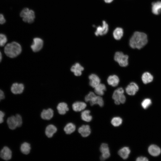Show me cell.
Wrapping results in <instances>:
<instances>
[{
    "instance_id": "obj_2",
    "label": "cell",
    "mask_w": 161,
    "mask_h": 161,
    "mask_svg": "<svg viewBox=\"0 0 161 161\" xmlns=\"http://www.w3.org/2000/svg\"><path fill=\"white\" fill-rule=\"evenodd\" d=\"M22 51L21 45L16 41H13L7 44L4 46V53L7 57L13 58L19 55Z\"/></svg>"
},
{
    "instance_id": "obj_10",
    "label": "cell",
    "mask_w": 161,
    "mask_h": 161,
    "mask_svg": "<svg viewBox=\"0 0 161 161\" xmlns=\"http://www.w3.org/2000/svg\"><path fill=\"white\" fill-rule=\"evenodd\" d=\"M103 24L102 26H99L97 27L95 34V35H103L106 34L109 30V26L106 22L103 21L102 22Z\"/></svg>"
},
{
    "instance_id": "obj_5",
    "label": "cell",
    "mask_w": 161,
    "mask_h": 161,
    "mask_svg": "<svg viewBox=\"0 0 161 161\" xmlns=\"http://www.w3.org/2000/svg\"><path fill=\"white\" fill-rule=\"evenodd\" d=\"M124 93V90L121 87L118 88L114 91L112 97L116 104L119 105L125 103L126 98Z\"/></svg>"
},
{
    "instance_id": "obj_27",
    "label": "cell",
    "mask_w": 161,
    "mask_h": 161,
    "mask_svg": "<svg viewBox=\"0 0 161 161\" xmlns=\"http://www.w3.org/2000/svg\"><path fill=\"white\" fill-rule=\"evenodd\" d=\"M123 29L120 27H117L113 32V36L116 40H119L123 37Z\"/></svg>"
},
{
    "instance_id": "obj_40",
    "label": "cell",
    "mask_w": 161,
    "mask_h": 161,
    "mask_svg": "<svg viewBox=\"0 0 161 161\" xmlns=\"http://www.w3.org/2000/svg\"><path fill=\"white\" fill-rule=\"evenodd\" d=\"M105 2L106 3H110L112 2L113 0H104Z\"/></svg>"
},
{
    "instance_id": "obj_35",
    "label": "cell",
    "mask_w": 161,
    "mask_h": 161,
    "mask_svg": "<svg viewBox=\"0 0 161 161\" xmlns=\"http://www.w3.org/2000/svg\"><path fill=\"white\" fill-rule=\"evenodd\" d=\"M5 115L4 113L1 111H0V124L2 123L4 121V117Z\"/></svg>"
},
{
    "instance_id": "obj_38",
    "label": "cell",
    "mask_w": 161,
    "mask_h": 161,
    "mask_svg": "<svg viewBox=\"0 0 161 161\" xmlns=\"http://www.w3.org/2000/svg\"><path fill=\"white\" fill-rule=\"evenodd\" d=\"M5 97V96L4 92L3 90L0 89V101L1 100L4 99Z\"/></svg>"
},
{
    "instance_id": "obj_25",
    "label": "cell",
    "mask_w": 161,
    "mask_h": 161,
    "mask_svg": "<svg viewBox=\"0 0 161 161\" xmlns=\"http://www.w3.org/2000/svg\"><path fill=\"white\" fill-rule=\"evenodd\" d=\"M106 90L105 85L103 83H100L94 88L95 92L98 95L102 96L104 94Z\"/></svg>"
},
{
    "instance_id": "obj_12",
    "label": "cell",
    "mask_w": 161,
    "mask_h": 161,
    "mask_svg": "<svg viewBox=\"0 0 161 161\" xmlns=\"http://www.w3.org/2000/svg\"><path fill=\"white\" fill-rule=\"evenodd\" d=\"M138 90V86L134 82L131 83L126 88V93L130 95H135Z\"/></svg>"
},
{
    "instance_id": "obj_32",
    "label": "cell",
    "mask_w": 161,
    "mask_h": 161,
    "mask_svg": "<svg viewBox=\"0 0 161 161\" xmlns=\"http://www.w3.org/2000/svg\"><path fill=\"white\" fill-rule=\"evenodd\" d=\"M7 41V39L5 35L3 34L0 33V47L4 46Z\"/></svg>"
},
{
    "instance_id": "obj_7",
    "label": "cell",
    "mask_w": 161,
    "mask_h": 161,
    "mask_svg": "<svg viewBox=\"0 0 161 161\" xmlns=\"http://www.w3.org/2000/svg\"><path fill=\"white\" fill-rule=\"evenodd\" d=\"M100 151L102 154L100 157L101 160H104L110 157V154L107 144L105 143L102 144L100 147Z\"/></svg>"
},
{
    "instance_id": "obj_23",
    "label": "cell",
    "mask_w": 161,
    "mask_h": 161,
    "mask_svg": "<svg viewBox=\"0 0 161 161\" xmlns=\"http://www.w3.org/2000/svg\"><path fill=\"white\" fill-rule=\"evenodd\" d=\"M152 5V12L154 14L158 15L161 13V1L153 2Z\"/></svg>"
},
{
    "instance_id": "obj_19",
    "label": "cell",
    "mask_w": 161,
    "mask_h": 161,
    "mask_svg": "<svg viewBox=\"0 0 161 161\" xmlns=\"http://www.w3.org/2000/svg\"><path fill=\"white\" fill-rule=\"evenodd\" d=\"M119 81L118 77L116 75L109 76L107 79L108 84L113 87H115L117 86Z\"/></svg>"
},
{
    "instance_id": "obj_21",
    "label": "cell",
    "mask_w": 161,
    "mask_h": 161,
    "mask_svg": "<svg viewBox=\"0 0 161 161\" xmlns=\"http://www.w3.org/2000/svg\"><path fill=\"white\" fill-rule=\"evenodd\" d=\"M57 131L56 127L52 124L48 125L46 128L45 133L46 135L49 138L52 137Z\"/></svg>"
},
{
    "instance_id": "obj_1",
    "label": "cell",
    "mask_w": 161,
    "mask_h": 161,
    "mask_svg": "<svg viewBox=\"0 0 161 161\" xmlns=\"http://www.w3.org/2000/svg\"><path fill=\"white\" fill-rule=\"evenodd\" d=\"M148 42L147 35L143 32H135L131 38L129 44L133 49H140L143 47Z\"/></svg>"
},
{
    "instance_id": "obj_4",
    "label": "cell",
    "mask_w": 161,
    "mask_h": 161,
    "mask_svg": "<svg viewBox=\"0 0 161 161\" xmlns=\"http://www.w3.org/2000/svg\"><path fill=\"white\" fill-rule=\"evenodd\" d=\"M20 16L24 22L31 23L34 20L35 14L33 10H30L27 8H25L20 12Z\"/></svg>"
},
{
    "instance_id": "obj_29",
    "label": "cell",
    "mask_w": 161,
    "mask_h": 161,
    "mask_svg": "<svg viewBox=\"0 0 161 161\" xmlns=\"http://www.w3.org/2000/svg\"><path fill=\"white\" fill-rule=\"evenodd\" d=\"M75 125L72 123H70L67 124L64 128V130L67 134H70L73 132L75 130Z\"/></svg>"
},
{
    "instance_id": "obj_11",
    "label": "cell",
    "mask_w": 161,
    "mask_h": 161,
    "mask_svg": "<svg viewBox=\"0 0 161 161\" xmlns=\"http://www.w3.org/2000/svg\"><path fill=\"white\" fill-rule=\"evenodd\" d=\"M12 152L11 150L7 147L4 146L0 152V157L5 160H8L12 157Z\"/></svg>"
},
{
    "instance_id": "obj_37",
    "label": "cell",
    "mask_w": 161,
    "mask_h": 161,
    "mask_svg": "<svg viewBox=\"0 0 161 161\" xmlns=\"http://www.w3.org/2000/svg\"><path fill=\"white\" fill-rule=\"evenodd\" d=\"M136 160L137 161H148V160L147 158L145 157H137Z\"/></svg>"
},
{
    "instance_id": "obj_22",
    "label": "cell",
    "mask_w": 161,
    "mask_h": 161,
    "mask_svg": "<svg viewBox=\"0 0 161 161\" xmlns=\"http://www.w3.org/2000/svg\"><path fill=\"white\" fill-rule=\"evenodd\" d=\"M130 150L127 147H124L120 149L118 151V154L123 159L125 160L129 157Z\"/></svg>"
},
{
    "instance_id": "obj_24",
    "label": "cell",
    "mask_w": 161,
    "mask_h": 161,
    "mask_svg": "<svg viewBox=\"0 0 161 161\" xmlns=\"http://www.w3.org/2000/svg\"><path fill=\"white\" fill-rule=\"evenodd\" d=\"M57 108L59 113L61 115L65 114L66 112L69 110L67 104L64 102L59 103L57 106Z\"/></svg>"
},
{
    "instance_id": "obj_34",
    "label": "cell",
    "mask_w": 161,
    "mask_h": 161,
    "mask_svg": "<svg viewBox=\"0 0 161 161\" xmlns=\"http://www.w3.org/2000/svg\"><path fill=\"white\" fill-rule=\"evenodd\" d=\"M18 123V127H20L22 125V120L21 116L18 114H16V116Z\"/></svg>"
},
{
    "instance_id": "obj_6",
    "label": "cell",
    "mask_w": 161,
    "mask_h": 161,
    "mask_svg": "<svg viewBox=\"0 0 161 161\" xmlns=\"http://www.w3.org/2000/svg\"><path fill=\"white\" fill-rule=\"evenodd\" d=\"M128 56L121 52H116L114 57V60L122 67H126L128 65Z\"/></svg>"
},
{
    "instance_id": "obj_3",
    "label": "cell",
    "mask_w": 161,
    "mask_h": 161,
    "mask_svg": "<svg viewBox=\"0 0 161 161\" xmlns=\"http://www.w3.org/2000/svg\"><path fill=\"white\" fill-rule=\"evenodd\" d=\"M85 100L86 102H89L92 106L95 104H98L101 107L104 105L103 98L100 96L96 95L94 93L92 92H90L85 96Z\"/></svg>"
},
{
    "instance_id": "obj_14",
    "label": "cell",
    "mask_w": 161,
    "mask_h": 161,
    "mask_svg": "<svg viewBox=\"0 0 161 161\" xmlns=\"http://www.w3.org/2000/svg\"><path fill=\"white\" fill-rule=\"evenodd\" d=\"M84 70L83 67L79 63H76L73 65L71 68V71L76 76H80Z\"/></svg>"
},
{
    "instance_id": "obj_39",
    "label": "cell",
    "mask_w": 161,
    "mask_h": 161,
    "mask_svg": "<svg viewBox=\"0 0 161 161\" xmlns=\"http://www.w3.org/2000/svg\"><path fill=\"white\" fill-rule=\"evenodd\" d=\"M3 59V56L2 53L0 50V63L1 62Z\"/></svg>"
},
{
    "instance_id": "obj_16",
    "label": "cell",
    "mask_w": 161,
    "mask_h": 161,
    "mask_svg": "<svg viewBox=\"0 0 161 161\" xmlns=\"http://www.w3.org/2000/svg\"><path fill=\"white\" fill-rule=\"evenodd\" d=\"M7 123L9 128L11 130H14L18 127L15 116H12L9 117L7 120Z\"/></svg>"
},
{
    "instance_id": "obj_15",
    "label": "cell",
    "mask_w": 161,
    "mask_h": 161,
    "mask_svg": "<svg viewBox=\"0 0 161 161\" xmlns=\"http://www.w3.org/2000/svg\"><path fill=\"white\" fill-rule=\"evenodd\" d=\"M78 132L83 137L89 136L91 133V130L88 125H83L78 129Z\"/></svg>"
},
{
    "instance_id": "obj_26",
    "label": "cell",
    "mask_w": 161,
    "mask_h": 161,
    "mask_svg": "<svg viewBox=\"0 0 161 161\" xmlns=\"http://www.w3.org/2000/svg\"><path fill=\"white\" fill-rule=\"evenodd\" d=\"M90 111L86 110L83 111L81 113V117L82 119L86 122H89L92 119V117L90 114Z\"/></svg>"
},
{
    "instance_id": "obj_8",
    "label": "cell",
    "mask_w": 161,
    "mask_h": 161,
    "mask_svg": "<svg viewBox=\"0 0 161 161\" xmlns=\"http://www.w3.org/2000/svg\"><path fill=\"white\" fill-rule=\"evenodd\" d=\"M43 41L41 38H35L33 39V42L31 46V48L34 52H37L40 51L42 48Z\"/></svg>"
},
{
    "instance_id": "obj_9",
    "label": "cell",
    "mask_w": 161,
    "mask_h": 161,
    "mask_svg": "<svg viewBox=\"0 0 161 161\" xmlns=\"http://www.w3.org/2000/svg\"><path fill=\"white\" fill-rule=\"evenodd\" d=\"M24 89V86L21 83H14L11 85L10 91L14 94L17 95L22 93Z\"/></svg>"
},
{
    "instance_id": "obj_30",
    "label": "cell",
    "mask_w": 161,
    "mask_h": 161,
    "mask_svg": "<svg viewBox=\"0 0 161 161\" xmlns=\"http://www.w3.org/2000/svg\"><path fill=\"white\" fill-rule=\"evenodd\" d=\"M30 144L27 142H24L22 143L20 147L21 151L25 154H29L30 152Z\"/></svg>"
},
{
    "instance_id": "obj_31",
    "label": "cell",
    "mask_w": 161,
    "mask_h": 161,
    "mask_svg": "<svg viewBox=\"0 0 161 161\" xmlns=\"http://www.w3.org/2000/svg\"><path fill=\"white\" fill-rule=\"evenodd\" d=\"M122 122V119L121 117H116L112 118L111 121V123L114 126L117 127L121 124Z\"/></svg>"
},
{
    "instance_id": "obj_17",
    "label": "cell",
    "mask_w": 161,
    "mask_h": 161,
    "mask_svg": "<svg viewBox=\"0 0 161 161\" xmlns=\"http://www.w3.org/2000/svg\"><path fill=\"white\" fill-rule=\"evenodd\" d=\"M53 111L51 109H44L41 113V116L42 119L45 120L51 119L53 116Z\"/></svg>"
},
{
    "instance_id": "obj_36",
    "label": "cell",
    "mask_w": 161,
    "mask_h": 161,
    "mask_svg": "<svg viewBox=\"0 0 161 161\" xmlns=\"http://www.w3.org/2000/svg\"><path fill=\"white\" fill-rule=\"evenodd\" d=\"M6 22V20L3 15L0 14V24H3Z\"/></svg>"
},
{
    "instance_id": "obj_18",
    "label": "cell",
    "mask_w": 161,
    "mask_h": 161,
    "mask_svg": "<svg viewBox=\"0 0 161 161\" xmlns=\"http://www.w3.org/2000/svg\"><path fill=\"white\" fill-rule=\"evenodd\" d=\"M86 106V104L84 102L77 101L73 104L72 108L75 112H80L85 109Z\"/></svg>"
},
{
    "instance_id": "obj_28",
    "label": "cell",
    "mask_w": 161,
    "mask_h": 161,
    "mask_svg": "<svg viewBox=\"0 0 161 161\" xmlns=\"http://www.w3.org/2000/svg\"><path fill=\"white\" fill-rule=\"evenodd\" d=\"M142 79L143 83L147 84L152 81L153 77L150 73L145 72L143 74Z\"/></svg>"
},
{
    "instance_id": "obj_33",
    "label": "cell",
    "mask_w": 161,
    "mask_h": 161,
    "mask_svg": "<svg viewBox=\"0 0 161 161\" xmlns=\"http://www.w3.org/2000/svg\"><path fill=\"white\" fill-rule=\"evenodd\" d=\"M151 104V101L149 98L144 99L141 103L142 107L144 109L147 108Z\"/></svg>"
},
{
    "instance_id": "obj_20",
    "label": "cell",
    "mask_w": 161,
    "mask_h": 161,
    "mask_svg": "<svg viewBox=\"0 0 161 161\" xmlns=\"http://www.w3.org/2000/svg\"><path fill=\"white\" fill-rule=\"evenodd\" d=\"M148 151L152 156H157L160 154L161 150L160 148L157 146L155 145H152L148 147Z\"/></svg>"
},
{
    "instance_id": "obj_13",
    "label": "cell",
    "mask_w": 161,
    "mask_h": 161,
    "mask_svg": "<svg viewBox=\"0 0 161 161\" xmlns=\"http://www.w3.org/2000/svg\"><path fill=\"white\" fill-rule=\"evenodd\" d=\"M89 85L93 88H94L100 83V78L95 74H91L89 75Z\"/></svg>"
}]
</instances>
